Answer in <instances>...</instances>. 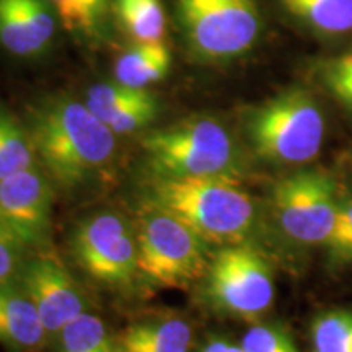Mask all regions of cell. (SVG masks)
Wrapping results in <instances>:
<instances>
[{
	"label": "cell",
	"mask_w": 352,
	"mask_h": 352,
	"mask_svg": "<svg viewBox=\"0 0 352 352\" xmlns=\"http://www.w3.org/2000/svg\"><path fill=\"white\" fill-rule=\"evenodd\" d=\"M25 126L39 166L64 191L85 188L116 160L118 135L85 101L65 95L44 96L28 107Z\"/></svg>",
	"instance_id": "6da1fadb"
},
{
	"label": "cell",
	"mask_w": 352,
	"mask_h": 352,
	"mask_svg": "<svg viewBox=\"0 0 352 352\" xmlns=\"http://www.w3.org/2000/svg\"><path fill=\"white\" fill-rule=\"evenodd\" d=\"M138 197L170 210L212 245L252 243L259 228L256 202L235 179L140 176Z\"/></svg>",
	"instance_id": "7a4b0ae2"
},
{
	"label": "cell",
	"mask_w": 352,
	"mask_h": 352,
	"mask_svg": "<svg viewBox=\"0 0 352 352\" xmlns=\"http://www.w3.org/2000/svg\"><path fill=\"white\" fill-rule=\"evenodd\" d=\"M142 173L153 178H227L243 173V157L230 131L208 114L144 132Z\"/></svg>",
	"instance_id": "3957f363"
},
{
	"label": "cell",
	"mask_w": 352,
	"mask_h": 352,
	"mask_svg": "<svg viewBox=\"0 0 352 352\" xmlns=\"http://www.w3.org/2000/svg\"><path fill=\"white\" fill-rule=\"evenodd\" d=\"M139 271L148 289H184L199 283L212 258L209 243L170 210L138 197L132 209Z\"/></svg>",
	"instance_id": "277c9868"
},
{
	"label": "cell",
	"mask_w": 352,
	"mask_h": 352,
	"mask_svg": "<svg viewBox=\"0 0 352 352\" xmlns=\"http://www.w3.org/2000/svg\"><path fill=\"white\" fill-rule=\"evenodd\" d=\"M324 116L303 88H290L246 113L245 132L259 160L300 165L314 160L324 139Z\"/></svg>",
	"instance_id": "5b68a950"
},
{
	"label": "cell",
	"mask_w": 352,
	"mask_h": 352,
	"mask_svg": "<svg viewBox=\"0 0 352 352\" xmlns=\"http://www.w3.org/2000/svg\"><path fill=\"white\" fill-rule=\"evenodd\" d=\"M178 13L184 43L197 63H232L261 38L258 0H178Z\"/></svg>",
	"instance_id": "8992f818"
},
{
	"label": "cell",
	"mask_w": 352,
	"mask_h": 352,
	"mask_svg": "<svg viewBox=\"0 0 352 352\" xmlns=\"http://www.w3.org/2000/svg\"><path fill=\"white\" fill-rule=\"evenodd\" d=\"M69 248L80 270L113 290L144 287L134 222L118 210H96L80 219L69 236Z\"/></svg>",
	"instance_id": "52a82bcc"
},
{
	"label": "cell",
	"mask_w": 352,
	"mask_h": 352,
	"mask_svg": "<svg viewBox=\"0 0 352 352\" xmlns=\"http://www.w3.org/2000/svg\"><path fill=\"white\" fill-rule=\"evenodd\" d=\"M199 284L206 305L241 318L264 314L274 300L270 261L253 243L220 246Z\"/></svg>",
	"instance_id": "ba28073f"
},
{
	"label": "cell",
	"mask_w": 352,
	"mask_h": 352,
	"mask_svg": "<svg viewBox=\"0 0 352 352\" xmlns=\"http://www.w3.org/2000/svg\"><path fill=\"white\" fill-rule=\"evenodd\" d=\"M276 222L298 243H327L336 223L340 202L334 183L318 170H298L277 179L271 192Z\"/></svg>",
	"instance_id": "9c48e42d"
},
{
	"label": "cell",
	"mask_w": 352,
	"mask_h": 352,
	"mask_svg": "<svg viewBox=\"0 0 352 352\" xmlns=\"http://www.w3.org/2000/svg\"><path fill=\"white\" fill-rule=\"evenodd\" d=\"M19 279L38 308L50 342L65 324L90 311L85 290L74 279L63 259L50 248L30 254Z\"/></svg>",
	"instance_id": "30bf717a"
},
{
	"label": "cell",
	"mask_w": 352,
	"mask_h": 352,
	"mask_svg": "<svg viewBox=\"0 0 352 352\" xmlns=\"http://www.w3.org/2000/svg\"><path fill=\"white\" fill-rule=\"evenodd\" d=\"M54 188L41 166L0 179V220L32 252L50 248Z\"/></svg>",
	"instance_id": "8fae6325"
},
{
	"label": "cell",
	"mask_w": 352,
	"mask_h": 352,
	"mask_svg": "<svg viewBox=\"0 0 352 352\" xmlns=\"http://www.w3.org/2000/svg\"><path fill=\"white\" fill-rule=\"evenodd\" d=\"M56 13L47 0H0V47L16 59H36L51 46Z\"/></svg>",
	"instance_id": "7c38bea8"
},
{
	"label": "cell",
	"mask_w": 352,
	"mask_h": 352,
	"mask_svg": "<svg viewBox=\"0 0 352 352\" xmlns=\"http://www.w3.org/2000/svg\"><path fill=\"white\" fill-rule=\"evenodd\" d=\"M85 104L116 135L147 129L160 113V101L148 88L100 82L88 88Z\"/></svg>",
	"instance_id": "4fadbf2b"
},
{
	"label": "cell",
	"mask_w": 352,
	"mask_h": 352,
	"mask_svg": "<svg viewBox=\"0 0 352 352\" xmlns=\"http://www.w3.org/2000/svg\"><path fill=\"white\" fill-rule=\"evenodd\" d=\"M46 342L38 308L19 277L0 284V346L7 352H39Z\"/></svg>",
	"instance_id": "5bb4252c"
},
{
	"label": "cell",
	"mask_w": 352,
	"mask_h": 352,
	"mask_svg": "<svg viewBox=\"0 0 352 352\" xmlns=\"http://www.w3.org/2000/svg\"><path fill=\"white\" fill-rule=\"evenodd\" d=\"M121 352H189L192 327L178 314L139 318L116 333Z\"/></svg>",
	"instance_id": "9a60e30c"
},
{
	"label": "cell",
	"mask_w": 352,
	"mask_h": 352,
	"mask_svg": "<svg viewBox=\"0 0 352 352\" xmlns=\"http://www.w3.org/2000/svg\"><path fill=\"white\" fill-rule=\"evenodd\" d=\"M171 54L164 43H138L120 56L114 65L116 82L132 88H147L166 77Z\"/></svg>",
	"instance_id": "2e32d148"
},
{
	"label": "cell",
	"mask_w": 352,
	"mask_h": 352,
	"mask_svg": "<svg viewBox=\"0 0 352 352\" xmlns=\"http://www.w3.org/2000/svg\"><path fill=\"white\" fill-rule=\"evenodd\" d=\"M284 10L314 33L342 36L352 33V0H279Z\"/></svg>",
	"instance_id": "e0dca14e"
},
{
	"label": "cell",
	"mask_w": 352,
	"mask_h": 352,
	"mask_svg": "<svg viewBox=\"0 0 352 352\" xmlns=\"http://www.w3.org/2000/svg\"><path fill=\"white\" fill-rule=\"evenodd\" d=\"M54 352H121L116 333L98 315L85 311L51 340Z\"/></svg>",
	"instance_id": "ac0fdd59"
},
{
	"label": "cell",
	"mask_w": 352,
	"mask_h": 352,
	"mask_svg": "<svg viewBox=\"0 0 352 352\" xmlns=\"http://www.w3.org/2000/svg\"><path fill=\"white\" fill-rule=\"evenodd\" d=\"M39 165L25 122L0 100V179Z\"/></svg>",
	"instance_id": "d6986e66"
},
{
	"label": "cell",
	"mask_w": 352,
	"mask_h": 352,
	"mask_svg": "<svg viewBox=\"0 0 352 352\" xmlns=\"http://www.w3.org/2000/svg\"><path fill=\"white\" fill-rule=\"evenodd\" d=\"M122 26L138 43H162L166 16L160 0H116Z\"/></svg>",
	"instance_id": "ffe728a7"
},
{
	"label": "cell",
	"mask_w": 352,
	"mask_h": 352,
	"mask_svg": "<svg viewBox=\"0 0 352 352\" xmlns=\"http://www.w3.org/2000/svg\"><path fill=\"white\" fill-rule=\"evenodd\" d=\"M315 352H352V311L334 310L311 324Z\"/></svg>",
	"instance_id": "44dd1931"
},
{
	"label": "cell",
	"mask_w": 352,
	"mask_h": 352,
	"mask_svg": "<svg viewBox=\"0 0 352 352\" xmlns=\"http://www.w3.org/2000/svg\"><path fill=\"white\" fill-rule=\"evenodd\" d=\"M47 3L69 32L95 36L108 0H47Z\"/></svg>",
	"instance_id": "7402d4cb"
},
{
	"label": "cell",
	"mask_w": 352,
	"mask_h": 352,
	"mask_svg": "<svg viewBox=\"0 0 352 352\" xmlns=\"http://www.w3.org/2000/svg\"><path fill=\"white\" fill-rule=\"evenodd\" d=\"M318 74L329 94L352 109V47L340 56L323 60Z\"/></svg>",
	"instance_id": "603a6c76"
},
{
	"label": "cell",
	"mask_w": 352,
	"mask_h": 352,
	"mask_svg": "<svg viewBox=\"0 0 352 352\" xmlns=\"http://www.w3.org/2000/svg\"><path fill=\"white\" fill-rule=\"evenodd\" d=\"M240 346L245 352H298L292 334L283 324H254L241 338Z\"/></svg>",
	"instance_id": "cb8c5ba5"
},
{
	"label": "cell",
	"mask_w": 352,
	"mask_h": 352,
	"mask_svg": "<svg viewBox=\"0 0 352 352\" xmlns=\"http://www.w3.org/2000/svg\"><path fill=\"white\" fill-rule=\"evenodd\" d=\"M33 252L0 220V284L16 279Z\"/></svg>",
	"instance_id": "d4e9b609"
},
{
	"label": "cell",
	"mask_w": 352,
	"mask_h": 352,
	"mask_svg": "<svg viewBox=\"0 0 352 352\" xmlns=\"http://www.w3.org/2000/svg\"><path fill=\"white\" fill-rule=\"evenodd\" d=\"M327 243L334 259L352 261V199L340 204L336 223Z\"/></svg>",
	"instance_id": "484cf974"
},
{
	"label": "cell",
	"mask_w": 352,
	"mask_h": 352,
	"mask_svg": "<svg viewBox=\"0 0 352 352\" xmlns=\"http://www.w3.org/2000/svg\"><path fill=\"white\" fill-rule=\"evenodd\" d=\"M197 352H245V351L240 344H233L232 341L226 340V338L215 336V338H210L209 341H206Z\"/></svg>",
	"instance_id": "4316f807"
}]
</instances>
